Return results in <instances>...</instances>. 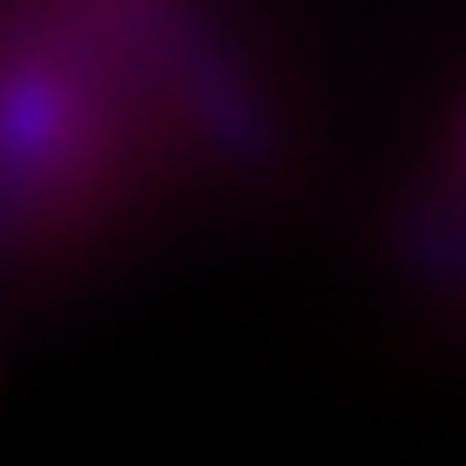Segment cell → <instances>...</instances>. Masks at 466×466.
Wrapping results in <instances>:
<instances>
[{
	"label": "cell",
	"instance_id": "6da1fadb",
	"mask_svg": "<svg viewBox=\"0 0 466 466\" xmlns=\"http://www.w3.org/2000/svg\"><path fill=\"white\" fill-rule=\"evenodd\" d=\"M116 70L70 0L0 24V239L65 233L123 187L135 140Z\"/></svg>",
	"mask_w": 466,
	"mask_h": 466
}]
</instances>
